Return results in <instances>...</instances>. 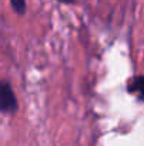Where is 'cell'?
<instances>
[{
	"label": "cell",
	"instance_id": "obj_1",
	"mask_svg": "<svg viewBox=\"0 0 144 146\" xmlns=\"http://www.w3.org/2000/svg\"><path fill=\"white\" fill-rule=\"evenodd\" d=\"M18 111V101L9 81L0 80V112L1 113H16Z\"/></svg>",
	"mask_w": 144,
	"mask_h": 146
},
{
	"label": "cell",
	"instance_id": "obj_2",
	"mask_svg": "<svg viewBox=\"0 0 144 146\" xmlns=\"http://www.w3.org/2000/svg\"><path fill=\"white\" fill-rule=\"evenodd\" d=\"M127 92L134 95L139 102H144V75H137L129 81Z\"/></svg>",
	"mask_w": 144,
	"mask_h": 146
},
{
	"label": "cell",
	"instance_id": "obj_3",
	"mask_svg": "<svg viewBox=\"0 0 144 146\" xmlns=\"http://www.w3.org/2000/svg\"><path fill=\"white\" fill-rule=\"evenodd\" d=\"M10 4H11V9L20 16H23L27 11V1L26 0H10Z\"/></svg>",
	"mask_w": 144,
	"mask_h": 146
},
{
	"label": "cell",
	"instance_id": "obj_4",
	"mask_svg": "<svg viewBox=\"0 0 144 146\" xmlns=\"http://www.w3.org/2000/svg\"><path fill=\"white\" fill-rule=\"evenodd\" d=\"M59 3H64V4H72L75 3V0H58Z\"/></svg>",
	"mask_w": 144,
	"mask_h": 146
}]
</instances>
